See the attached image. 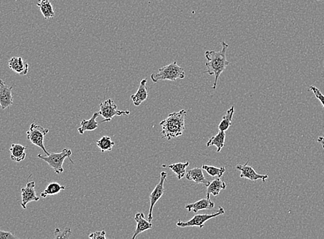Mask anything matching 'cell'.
Listing matches in <instances>:
<instances>
[{
	"label": "cell",
	"instance_id": "12",
	"mask_svg": "<svg viewBox=\"0 0 324 239\" xmlns=\"http://www.w3.org/2000/svg\"><path fill=\"white\" fill-rule=\"evenodd\" d=\"M9 67L13 72L20 75H26L29 72V64L22 57H13L9 61Z\"/></svg>",
	"mask_w": 324,
	"mask_h": 239
},
{
	"label": "cell",
	"instance_id": "25",
	"mask_svg": "<svg viewBox=\"0 0 324 239\" xmlns=\"http://www.w3.org/2000/svg\"><path fill=\"white\" fill-rule=\"evenodd\" d=\"M96 144L101 152H105L112 150L115 146V142L111 140L110 137L104 136L97 140Z\"/></svg>",
	"mask_w": 324,
	"mask_h": 239
},
{
	"label": "cell",
	"instance_id": "23",
	"mask_svg": "<svg viewBox=\"0 0 324 239\" xmlns=\"http://www.w3.org/2000/svg\"><path fill=\"white\" fill-rule=\"evenodd\" d=\"M189 164L190 163L187 161V162L177 163L169 165H163L162 167L170 168L177 175V177H178V180H180L185 176L186 169H187Z\"/></svg>",
	"mask_w": 324,
	"mask_h": 239
},
{
	"label": "cell",
	"instance_id": "2",
	"mask_svg": "<svg viewBox=\"0 0 324 239\" xmlns=\"http://www.w3.org/2000/svg\"><path fill=\"white\" fill-rule=\"evenodd\" d=\"M186 115V111L181 110L179 112L169 114L167 118L160 122L162 137L171 140V139L182 135L185 130Z\"/></svg>",
	"mask_w": 324,
	"mask_h": 239
},
{
	"label": "cell",
	"instance_id": "9",
	"mask_svg": "<svg viewBox=\"0 0 324 239\" xmlns=\"http://www.w3.org/2000/svg\"><path fill=\"white\" fill-rule=\"evenodd\" d=\"M35 182L27 183L25 188L21 189V195H22V201L20 205L25 210L28 203L32 201H38L39 198L37 197L36 191L35 189Z\"/></svg>",
	"mask_w": 324,
	"mask_h": 239
},
{
	"label": "cell",
	"instance_id": "24",
	"mask_svg": "<svg viewBox=\"0 0 324 239\" xmlns=\"http://www.w3.org/2000/svg\"><path fill=\"white\" fill-rule=\"evenodd\" d=\"M235 113V107L232 106L231 108L227 110V114L223 116L222 122H220L218 129L220 131L226 132L229 130L230 126L232 125L233 122V115Z\"/></svg>",
	"mask_w": 324,
	"mask_h": 239
},
{
	"label": "cell",
	"instance_id": "5",
	"mask_svg": "<svg viewBox=\"0 0 324 239\" xmlns=\"http://www.w3.org/2000/svg\"><path fill=\"white\" fill-rule=\"evenodd\" d=\"M49 129H44L42 126L37 125L33 123L30 126L29 131L26 132L27 139H29L32 144L40 148L46 155H48L49 152L47 151L44 146V137L48 134Z\"/></svg>",
	"mask_w": 324,
	"mask_h": 239
},
{
	"label": "cell",
	"instance_id": "17",
	"mask_svg": "<svg viewBox=\"0 0 324 239\" xmlns=\"http://www.w3.org/2000/svg\"><path fill=\"white\" fill-rule=\"evenodd\" d=\"M100 116L99 112H94L92 117L89 120L83 119L81 122V126L77 129L80 135L84 134L86 131H93L98 128V122L96 121L98 116Z\"/></svg>",
	"mask_w": 324,
	"mask_h": 239
},
{
	"label": "cell",
	"instance_id": "3",
	"mask_svg": "<svg viewBox=\"0 0 324 239\" xmlns=\"http://www.w3.org/2000/svg\"><path fill=\"white\" fill-rule=\"evenodd\" d=\"M186 73L184 68L179 66L177 62H172L170 65L165 66L159 69L157 73H152L150 78L152 82L157 83L159 81H176L185 78Z\"/></svg>",
	"mask_w": 324,
	"mask_h": 239
},
{
	"label": "cell",
	"instance_id": "14",
	"mask_svg": "<svg viewBox=\"0 0 324 239\" xmlns=\"http://www.w3.org/2000/svg\"><path fill=\"white\" fill-rule=\"evenodd\" d=\"M135 221L137 222V227L135 229V232H134L133 236L132 237V238L135 239L137 238V236L139 234H140L141 233L144 232V231L148 230V229H151L153 227L152 222L149 221H147L145 219L144 214L141 213V212H137L135 216Z\"/></svg>",
	"mask_w": 324,
	"mask_h": 239
},
{
	"label": "cell",
	"instance_id": "21",
	"mask_svg": "<svg viewBox=\"0 0 324 239\" xmlns=\"http://www.w3.org/2000/svg\"><path fill=\"white\" fill-rule=\"evenodd\" d=\"M226 133L224 131H219L214 136L211 137L207 142L206 146H215L217 152H220L225 146Z\"/></svg>",
	"mask_w": 324,
	"mask_h": 239
},
{
	"label": "cell",
	"instance_id": "16",
	"mask_svg": "<svg viewBox=\"0 0 324 239\" xmlns=\"http://www.w3.org/2000/svg\"><path fill=\"white\" fill-rule=\"evenodd\" d=\"M214 207V203L210 199H202L197 202L186 205L185 208L188 212H194L197 213L199 210H211Z\"/></svg>",
	"mask_w": 324,
	"mask_h": 239
},
{
	"label": "cell",
	"instance_id": "15",
	"mask_svg": "<svg viewBox=\"0 0 324 239\" xmlns=\"http://www.w3.org/2000/svg\"><path fill=\"white\" fill-rule=\"evenodd\" d=\"M147 79H143L139 84L137 93L131 95V99L135 106H139L148 98V88H147Z\"/></svg>",
	"mask_w": 324,
	"mask_h": 239
},
{
	"label": "cell",
	"instance_id": "31",
	"mask_svg": "<svg viewBox=\"0 0 324 239\" xmlns=\"http://www.w3.org/2000/svg\"><path fill=\"white\" fill-rule=\"evenodd\" d=\"M317 142L320 143V144L322 145V147H323V148L324 149V137H319L317 139Z\"/></svg>",
	"mask_w": 324,
	"mask_h": 239
},
{
	"label": "cell",
	"instance_id": "26",
	"mask_svg": "<svg viewBox=\"0 0 324 239\" xmlns=\"http://www.w3.org/2000/svg\"><path fill=\"white\" fill-rule=\"evenodd\" d=\"M201 168L203 170L206 171V172L212 177L218 176V177L221 178L224 172H226V168L224 167H217L212 166V165H203Z\"/></svg>",
	"mask_w": 324,
	"mask_h": 239
},
{
	"label": "cell",
	"instance_id": "10",
	"mask_svg": "<svg viewBox=\"0 0 324 239\" xmlns=\"http://www.w3.org/2000/svg\"><path fill=\"white\" fill-rule=\"evenodd\" d=\"M249 160L244 165H237V170L240 171V177L247 178L250 181L261 180L265 182L268 178V175L259 174L250 165H248Z\"/></svg>",
	"mask_w": 324,
	"mask_h": 239
},
{
	"label": "cell",
	"instance_id": "8",
	"mask_svg": "<svg viewBox=\"0 0 324 239\" xmlns=\"http://www.w3.org/2000/svg\"><path fill=\"white\" fill-rule=\"evenodd\" d=\"M167 176L168 174L167 172H161V174H160V180L159 184L155 186L153 191H152L151 194L150 195V204L149 212H148V220L150 222H152V210H153L154 206H155L156 203H157V201L161 199L164 193H165V182L166 180H167Z\"/></svg>",
	"mask_w": 324,
	"mask_h": 239
},
{
	"label": "cell",
	"instance_id": "1",
	"mask_svg": "<svg viewBox=\"0 0 324 239\" xmlns=\"http://www.w3.org/2000/svg\"><path fill=\"white\" fill-rule=\"evenodd\" d=\"M229 44L226 41H222V49L220 51L215 50H206L205 52V57L207 59L206 63V71L204 73L214 76V81L212 89L215 90L218 86V80L220 75L225 71L230 62L227 59V52Z\"/></svg>",
	"mask_w": 324,
	"mask_h": 239
},
{
	"label": "cell",
	"instance_id": "19",
	"mask_svg": "<svg viewBox=\"0 0 324 239\" xmlns=\"http://www.w3.org/2000/svg\"><path fill=\"white\" fill-rule=\"evenodd\" d=\"M26 147L19 144H13L10 148L11 159L16 162H21L25 159Z\"/></svg>",
	"mask_w": 324,
	"mask_h": 239
},
{
	"label": "cell",
	"instance_id": "28",
	"mask_svg": "<svg viewBox=\"0 0 324 239\" xmlns=\"http://www.w3.org/2000/svg\"><path fill=\"white\" fill-rule=\"evenodd\" d=\"M309 88H310V90L313 93L316 99H319L324 108V95L321 93V92L320 91L319 88H316V86H310Z\"/></svg>",
	"mask_w": 324,
	"mask_h": 239
},
{
	"label": "cell",
	"instance_id": "4",
	"mask_svg": "<svg viewBox=\"0 0 324 239\" xmlns=\"http://www.w3.org/2000/svg\"><path fill=\"white\" fill-rule=\"evenodd\" d=\"M71 154H72L71 150L65 148L60 153L52 152V153L49 154L48 155H42V154H39L37 155V157L46 161L49 166L53 169L54 172L56 174H62L65 171L64 170L63 164L64 162H65V160L67 158H69L70 161L73 163L72 159H71Z\"/></svg>",
	"mask_w": 324,
	"mask_h": 239
},
{
	"label": "cell",
	"instance_id": "27",
	"mask_svg": "<svg viewBox=\"0 0 324 239\" xmlns=\"http://www.w3.org/2000/svg\"><path fill=\"white\" fill-rule=\"evenodd\" d=\"M72 235V231L69 228H66L64 231H60L59 228L55 231V238H69Z\"/></svg>",
	"mask_w": 324,
	"mask_h": 239
},
{
	"label": "cell",
	"instance_id": "32",
	"mask_svg": "<svg viewBox=\"0 0 324 239\" xmlns=\"http://www.w3.org/2000/svg\"><path fill=\"white\" fill-rule=\"evenodd\" d=\"M318 1H319V0H318Z\"/></svg>",
	"mask_w": 324,
	"mask_h": 239
},
{
	"label": "cell",
	"instance_id": "22",
	"mask_svg": "<svg viewBox=\"0 0 324 239\" xmlns=\"http://www.w3.org/2000/svg\"><path fill=\"white\" fill-rule=\"evenodd\" d=\"M65 186H62L59 183L52 182L50 183L46 189L41 193V197L42 198H46L48 196L56 195L59 194L60 192L66 190Z\"/></svg>",
	"mask_w": 324,
	"mask_h": 239
},
{
	"label": "cell",
	"instance_id": "13",
	"mask_svg": "<svg viewBox=\"0 0 324 239\" xmlns=\"http://www.w3.org/2000/svg\"><path fill=\"white\" fill-rule=\"evenodd\" d=\"M186 178L188 181H193L195 184H203L206 187H208L210 183L205 177L201 167H195L191 170L186 171Z\"/></svg>",
	"mask_w": 324,
	"mask_h": 239
},
{
	"label": "cell",
	"instance_id": "29",
	"mask_svg": "<svg viewBox=\"0 0 324 239\" xmlns=\"http://www.w3.org/2000/svg\"><path fill=\"white\" fill-rule=\"evenodd\" d=\"M89 238L92 239H106L105 231H95V232L91 233L89 235Z\"/></svg>",
	"mask_w": 324,
	"mask_h": 239
},
{
	"label": "cell",
	"instance_id": "7",
	"mask_svg": "<svg viewBox=\"0 0 324 239\" xmlns=\"http://www.w3.org/2000/svg\"><path fill=\"white\" fill-rule=\"evenodd\" d=\"M224 213H225L224 209L222 208V207H220L218 210L216 211L213 214H196L190 221L186 222H183L181 221V220H179L178 223H177V226L180 227L197 226L201 229L204 226L205 223L208 221V220L213 219V218H215L217 216L222 215V214Z\"/></svg>",
	"mask_w": 324,
	"mask_h": 239
},
{
	"label": "cell",
	"instance_id": "6",
	"mask_svg": "<svg viewBox=\"0 0 324 239\" xmlns=\"http://www.w3.org/2000/svg\"><path fill=\"white\" fill-rule=\"evenodd\" d=\"M99 114L103 116L101 123L109 122L116 116L129 115L130 111L118 110V105L113 99H109L99 104Z\"/></svg>",
	"mask_w": 324,
	"mask_h": 239
},
{
	"label": "cell",
	"instance_id": "20",
	"mask_svg": "<svg viewBox=\"0 0 324 239\" xmlns=\"http://www.w3.org/2000/svg\"><path fill=\"white\" fill-rule=\"evenodd\" d=\"M37 5L45 20H50V19L54 18L53 7L49 0H37Z\"/></svg>",
	"mask_w": 324,
	"mask_h": 239
},
{
	"label": "cell",
	"instance_id": "11",
	"mask_svg": "<svg viewBox=\"0 0 324 239\" xmlns=\"http://www.w3.org/2000/svg\"><path fill=\"white\" fill-rule=\"evenodd\" d=\"M13 86L9 87L6 83L0 79V107L3 110L10 108L13 104Z\"/></svg>",
	"mask_w": 324,
	"mask_h": 239
},
{
	"label": "cell",
	"instance_id": "30",
	"mask_svg": "<svg viewBox=\"0 0 324 239\" xmlns=\"http://www.w3.org/2000/svg\"><path fill=\"white\" fill-rule=\"evenodd\" d=\"M16 237L10 232V231H5L0 230V239H12L16 238Z\"/></svg>",
	"mask_w": 324,
	"mask_h": 239
},
{
	"label": "cell",
	"instance_id": "18",
	"mask_svg": "<svg viewBox=\"0 0 324 239\" xmlns=\"http://www.w3.org/2000/svg\"><path fill=\"white\" fill-rule=\"evenodd\" d=\"M227 184L224 181L218 177L210 183L208 187H207L206 197L208 199H210V195L218 196L219 195L220 192L222 190H225L227 188Z\"/></svg>",
	"mask_w": 324,
	"mask_h": 239
}]
</instances>
